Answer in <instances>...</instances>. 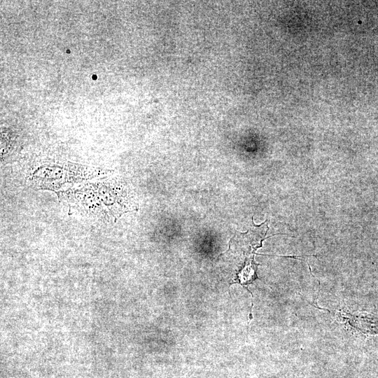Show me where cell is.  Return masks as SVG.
<instances>
[{
	"instance_id": "obj_1",
	"label": "cell",
	"mask_w": 378,
	"mask_h": 378,
	"mask_svg": "<svg viewBox=\"0 0 378 378\" xmlns=\"http://www.w3.org/2000/svg\"><path fill=\"white\" fill-rule=\"evenodd\" d=\"M69 202L83 212L99 218H114L136 210L134 196L126 186L117 181L84 186L68 194Z\"/></svg>"
},
{
	"instance_id": "obj_2",
	"label": "cell",
	"mask_w": 378,
	"mask_h": 378,
	"mask_svg": "<svg viewBox=\"0 0 378 378\" xmlns=\"http://www.w3.org/2000/svg\"><path fill=\"white\" fill-rule=\"evenodd\" d=\"M102 173L97 169L78 167H47L34 171L31 180L36 186L46 189H60L63 186H70L76 183L91 179Z\"/></svg>"
}]
</instances>
